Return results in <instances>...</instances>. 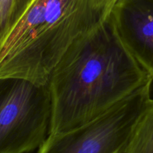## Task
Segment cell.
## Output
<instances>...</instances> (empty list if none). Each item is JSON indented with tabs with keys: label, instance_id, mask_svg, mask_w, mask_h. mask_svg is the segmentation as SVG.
Here are the masks:
<instances>
[{
	"label": "cell",
	"instance_id": "cell-7",
	"mask_svg": "<svg viewBox=\"0 0 153 153\" xmlns=\"http://www.w3.org/2000/svg\"><path fill=\"white\" fill-rule=\"evenodd\" d=\"M33 0H0V39L22 17Z\"/></svg>",
	"mask_w": 153,
	"mask_h": 153
},
{
	"label": "cell",
	"instance_id": "cell-5",
	"mask_svg": "<svg viewBox=\"0 0 153 153\" xmlns=\"http://www.w3.org/2000/svg\"><path fill=\"white\" fill-rule=\"evenodd\" d=\"M108 18L124 46L153 77V0H116Z\"/></svg>",
	"mask_w": 153,
	"mask_h": 153
},
{
	"label": "cell",
	"instance_id": "cell-3",
	"mask_svg": "<svg viewBox=\"0 0 153 153\" xmlns=\"http://www.w3.org/2000/svg\"><path fill=\"white\" fill-rule=\"evenodd\" d=\"M52 101L48 85L0 79V153H28L49 135Z\"/></svg>",
	"mask_w": 153,
	"mask_h": 153
},
{
	"label": "cell",
	"instance_id": "cell-2",
	"mask_svg": "<svg viewBox=\"0 0 153 153\" xmlns=\"http://www.w3.org/2000/svg\"><path fill=\"white\" fill-rule=\"evenodd\" d=\"M111 0H33L0 39V79L47 85L67 51L108 19Z\"/></svg>",
	"mask_w": 153,
	"mask_h": 153
},
{
	"label": "cell",
	"instance_id": "cell-1",
	"mask_svg": "<svg viewBox=\"0 0 153 153\" xmlns=\"http://www.w3.org/2000/svg\"><path fill=\"white\" fill-rule=\"evenodd\" d=\"M152 82L108 17L77 40L51 73L47 82L52 101L49 134L88 123Z\"/></svg>",
	"mask_w": 153,
	"mask_h": 153
},
{
	"label": "cell",
	"instance_id": "cell-8",
	"mask_svg": "<svg viewBox=\"0 0 153 153\" xmlns=\"http://www.w3.org/2000/svg\"><path fill=\"white\" fill-rule=\"evenodd\" d=\"M111 1H114V2H115V1H116V0H111Z\"/></svg>",
	"mask_w": 153,
	"mask_h": 153
},
{
	"label": "cell",
	"instance_id": "cell-6",
	"mask_svg": "<svg viewBox=\"0 0 153 153\" xmlns=\"http://www.w3.org/2000/svg\"><path fill=\"white\" fill-rule=\"evenodd\" d=\"M123 153H153V99L139 117Z\"/></svg>",
	"mask_w": 153,
	"mask_h": 153
},
{
	"label": "cell",
	"instance_id": "cell-4",
	"mask_svg": "<svg viewBox=\"0 0 153 153\" xmlns=\"http://www.w3.org/2000/svg\"><path fill=\"white\" fill-rule=\"evenodd\" d=\"M152 85L146 84L85 125L49 134L38 153H123L150 100Z\"/></svg>",
	"mask_w": 153,
	"mask_h": 153
}]
</instances>
